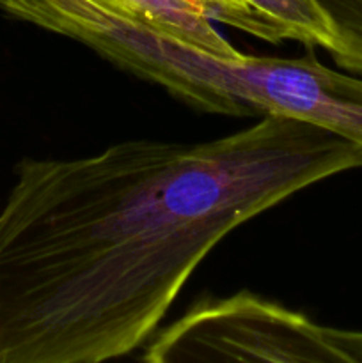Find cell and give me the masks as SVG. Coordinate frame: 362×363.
Masks as SVG:
<instances>
[{"label": "cell", "instance_id": "obj_5", "mask_svg": "<svg viewBox=\"0 0 362 363\" xmlns=\"http://www.w3.org/2000/svg\"><path fill=\"white\" fill-rule=\"evenodd\" d=\"M332 30L329 53L346 73L362 74V0H314Z\"/></svg>", "mask_w": 362, "mask_h": 363}, {"label": "cell", "instance_id": "obj_3", "mask_svg": "<svg viewBox=\"0 0 362 363\" xmlns=\"http://www.w3.org/2000/svg\"><path fill=\"white\" fill-rule=\"evenodd\" d=\"M59 0H0V9L14 18H27L35 7ZM146 25L163 35L220 57L240 52L220 34L215 21L259 38V28L243 0H75Z\"/></svg>", "mask_w": 362, "mask_h": 363}, {"label": "cell", "instance_id": "obj_6", "mask_svg": "<svg viewBox=\"0 0 362 363\" xmlns=\"http://www.w3.org/2000/svg\"><path fill=\"white\" fill-rule=\"evenodd\" d=\"M350 358L351 363H362V332L350 333Z\"/></svg>", "mask_w": 362, "mask_h": 363}, {"label": "cell", "instance_id": "obj_1", "mask_svg": "<svg viewBox=\"0 0 362 363\" xmlns=\"http://www.w3.org/2000/svg\"><path fill=\"white\" fill-rule=\"evenodd\" d=\"M353 169L361 144L284 116L215 140L21 160L0 209V363L126 357L227 234Z\"/></svg>", "mask_w": 362, "mask_h": 363}, {"label": "cell", "instance_id": "obj_4", "mask_svg": "<svg viewBox=\"0 0 362 363\" xmlns=\"http://www.w3.org/2000/svg\"><path fill=\"white\" fill-rule=\"evenodd\" d=\"M259 28V39L268 43L297 41L307 48L332 46V30L314 0H243Z\"/></svg>", "mask_w": 362, "mask_h": 363}, {"label": "cell", "instance_id": "obj_2", "mask_svg": "<svg viewBox=\"0 0 362 363\" xmlns=\"http://www.w3.org/2000/svg\"><path fill=\"white\" fill-rule=\"evenodd\" d=\"M344 332L298 312L238 293L208 298L146 346L142 360L174 362H346Z\"/></svg>", "mask_w": 362, "mask_h": 363}]
</instances>
